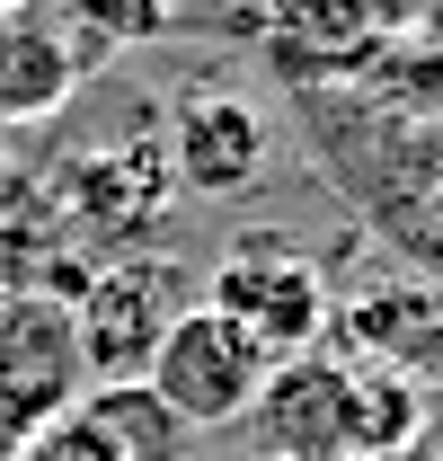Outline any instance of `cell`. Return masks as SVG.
<instances>
[{"instance_id":"6da1fadb","label":"cell","mask_w":443,"mask_h":461,"mask_svg":"<svg viewBox=\"0 0 443 461\" xmlns=\"http://www.w3.org/2000/svg\"><path fill=\"white\" fill-rule=\"evenodd\" d=\"M195 302H213L267 364H284V355H320L329 329H337V293H329L320 258H311L293 230H240V240L222 249L213 285L195 293Z\"/></svg>"},{"instance_id":"7a4b0ae2","label":"cell","mask_w":443,"mask_h":461,"mask_svg":"<svg viewBox=\"0 0 443 461\" xmlns=\"http://www.w3.org/2000/svg\"><path fill=\"white\" fill-rule=\"evenodd\" d=\"M142 382H151V400H160L186 435H204V426H240V417L258 408L267 355L240 338L213 302H186V311L168 320V338H160V355H151Z\"/></svg>"},{"instance_id":"3957f363","label":"cell","mask_w":443,"mask_h":461,"mask_svg":"<svg viewBox=\"0 0 443 461\" xmlns=\"http://www.w3.org/2000/svg\"><path fill=\"white\" fill-rule=\"evenodd\" d=\"M177 311H186V285H177V267H168V258H142V249H133V258L98 267V276L80 285V302H71L89 391H98V382H142Z\"/></svg>"},{"instance_id":"277c9868","label":"cell","mask_w":443,"mask_h":461,"mask_svg":"<svg viewBox=\"0 0 443 461\" xmlns=\"http://www.w3.org/2000/svg\"><path fill=\"white\" fill-rule=\"evenodd\" d=\"M258 45L284 80L320 89V80H355L373 71L390 45L382 0H258Z\"/></svg>"},{"instance_id":"5b68a950","label":"cell","mask_w":443,"mask_h":461,"mask_svg":"<svg viewBox=\"0 0 443 461\" xmlns=\"http://www.w3.org/2000/svg\"><path fill=\"white\" fill-rule=\"evenodd\" d=\"M267 177V115L231 89H195L168 107V186L177 195H249Z\"/></svg>"},{"instance_id":"8992f818","label":"cell","mask_w":443,"mask_h":461,"mask_svg":"<svg viewBox=\"0 0 443 461\" xmlns=\"http://www.w3.org/2000/svg\"><path fill=\"white\" fill-rule=\"evenodd\" d=\"M346 382H355V364L329 355V346L267 364L258 408H249L258 444H267L276 461H346Z\"/></svg>"},{"instance_id":"52a82bcc","label":"cell","mask_w":443,"mask_h":461,"mask_svg":"<svg viewBox=\"0 0 443 461\" xmlns=\"http://www.w3.org/2000/svg\"><path fill=\"white\" fill-rule=\"evenodd\" d=\"M0 391L27 408V417H71L89 373H80V329H71V302L54 293H9L0 302Z\"/></svg>"},{"instance_id":"ba28073f","label":"cell","mask_w":443,"mask_h":461,"mask_svg":"<svg viewBox=\"0 0 443 461\" xmlns=\"http://www.w3.org/2000/svg\"><path fill=\"white\" fill-rule=\"evenodd\" d=\"M168 151L160 142H124V151H80L62 169V213L89 230V240H115V258H133V240L168 213Z\"/></svg>"},{"instance_id":"9c48e42d","label":"cell","mask_w":443,"mask_h":461,"mask_svg":"<svg viewBox=\"0 0 443 461\" xmlns=\"http://www.w3.org/2000/svg\"><path fill=\"white\" fill-rule=\"evenodd\" d=\"M426 373H399V364H355L346 382V461H399L426 444Z\"/></svg>"},{"instance_id":"30bf717a","label":"cell","mask_w":443,"mask_h":461,"mask_svg":"<svg viewBox=\"0 0 443 461\" xmlns=\"http://www.w3.org/2000/svg\"><path fill=\"white\" fill-rule=\"evenodd\" d=\"M71 80H80V62H71V45H62L45 18H0V124H45V115H62V98H71Z\"/></svg>"},{"instance_id":"8fae6325","label":"cell","mask_w":443,"mask_h":461,"mask_svg":"<svg viewBox=\"0 0 443 461\" xmlns=\"http://www.w3.org/2000/svg\"><path fill=\"white\" fill-rule=\"evenodd\" d=\"M115 461H186V426L151 400V382H98V391H80L71 408Z\"/></svg>"},{"instance_id":"7c38bea8","label":"cell","mask_w":443,"mask_h":461,"mask_svg":"<svg viewBox=\"0 0 443 461\" xmlns=\"http://www.w3.org/2000/svg\"><path fill=\"white\" fill-rule=\"evenodd\" d=\"M27 461H115V453L89 435V426H80V417H54V426L27 444Z\"/></svg>"},{"instance_id":"4fadbf2b","label":"cell","mask_w":443,"mask_h":461,"mask_svg":"<svg viewBox=\"0 0 443 461\" xmlns=\"http://www.w3.org/2000/svg\"><path fill=\"white\" fill-rule=\"evenodd\" d=\"M45 435V417H27V408L0 391V461H27V444Z\"/></svg>"},{"instance_id":"5bb4252c","label":"cell","mask_w":443,"mask_h":461,"mask_svg":"<svg viewBox=\"0 0 443 461\" xmlns=\"http://www.w3.org/2000/svg\"><path fill=\"white\" fill-rule=\"evenodd\" d=\"M18 9H27V0H0V18H18Z\"/></svg>"},{"instance_id":"9a60e30c","label":"cell","mask_w":443,"mask_h":461,"mask_svg":"<svg viewBox=\"0 0 443 461\" xmlns=\"http://www.w3.org/2000/svg\"><path fill=\"white\" fill-rule=\"evenodd\" d=\"M399 461H426V453H399Z\"/></svg>"}]
</instances>
